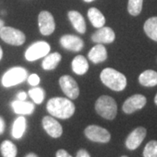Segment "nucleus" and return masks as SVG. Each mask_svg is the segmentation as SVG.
<instances>
[{"instance_id":"obj_1","label":"nucleus","mask_w":157,"mask_h":157,"mask_svg":"<svg viewBox=\"0 0 157 157\" xmlns=\"http://www.w3.org/2000/svg\"><path fill=\"white\" fill-rule=\"evenodd\" d=\"M46 108L51 115L59 119L72 117L75 112V106L73 102L67 98L61 97H55L49 100Z\"/></svg>"},{"instance_id":"obj_2","label":"nucleus","mask_w":157,"mask_h":157,"mask_svg":"<svg viewBox=\"0 0 157 157\" xmlns=\"http://www.w3.org/2000/svg\"><path fill=\"white\" fill-rule=\"evenodd\" d=\"M101 79L105 86L116 92L122 91L127 86L125 75L113 68L104 69L101 73Z\"/></svg>"},{"instance_id":"obj_3","label":"nucleus","mask_w":157,"mask_h":157,"mask_svg":"<svg viewBox=\"0 0 157 157\" xmlns=\"http://www.w3.org/2000/svg\"><path fill=\"white\" fill-rule=\"evenodd\" d=\"M95 110L101 117L111 121L117 114V104L112 97L102 95L96 101Z\"/></svg>"},{"instance_id":"obj_4","label":"nucleus","mask_w":157,"mask_h":157,"mask_svg":"<svg viewBox=\"0 0 157 157\" xmlns=\"http://www.w3.org/2000/svg\"><path fill=\"white\" fill-rule=\"evenodd\" d=\"M27 78V71L23 67H12L9 69L2 77V84L6 87H11L20 84Z\"/></svg>"},{"instance_id":"obj_5","label":"nucleus","mask_w":157,"mask_h":157,"mask_svg":"<svg viewBox=\"0 0 157 157\" xmlns=\"http://www.w3.org/2000/svg\"><path fill=\"white\" fill-rule=\"evenodd\" d=\"M0 38L11 45H21L25 41V35L17 29L3 26L0 29Z\"/></svg>"},{"instance_id":"obj_6","label":"nucleus","mask_w":157,"mask_h":157,"mask_svg":"<svg viewBox=\"0 0 157 157\" xmlns=\"http://www.w3.org/2000/svg\"><path fill=\"white\" fill-rule=\"evenodd\" d=\"M51 50L50 45L45 41H39L34 43L25 52V59L28 61H35L40 58L45 57Z\"/></svg>"},{"instance_id":"obj_7","label":"nucleus","mask_w":157,"mask_h":157,"mask_svg":"<svg viewBox=\"0 0 157 157\" xmlns=\"http://www.w3.org/2000/svg\"><path fill=\"white\" fill-rule=\"evenodd\" d=\"M85 135L90 140L100 143H107L111 139V135L107 129L96 125L86 127L85 129Z\"/></svg>"},{"instance_id":"obj_8","label":"nucleus","mask_w":157,"mask_h":157,"mask_svg":"<svg viewBox=\"0 0 157 157\" xmlns=\"http://www.w3.org/2000/svg\"><path fill=\"white\" fill-rule=\"evenodd\" d=\"M59 86L64 94L69 99L75 100L79 94V88L77 82L69 75H64L59 78Z\"/></svg>"},{"instance_id":"obj_9","label":"nucleus","mask_w":157,"mask_h":157,"mask_svg":"<svg viewBox=\"0 0 157 157\" xmlns=\"http://www.w3.org/2000/svg\"><path fill=\"white\" fill-rule=\"evenodd\" d=\"M38 21H39V31L41 34L45 36H49L54 32L55 30L54 18L49 11H41L39 13Z\"/></svg>"},{"instance_id":"obj_10","label":"nucleus","mask_w":157,"mask_h":157,"mask_svg":"<svg viewBox=\"0 0 157 157\" xmlns=\"http://www.w3.org/2000/svg\"><path fill=\"white\" fill-rule=\"evenodd\" d=\"M147 103V99L145 96L141 94H135L128 98L122 106V110L125 113H133L137 110H140L145 107Z\"/></svg>"},{"instance_id":"obj_11","label":"nucleus","mask_w":157,"mask_h":157,"mask_svg":"<svg viewBox=\"0 0 157 157\" xmlns=\"http://www.w3.org/2000/svg\"><path fill=\"white\" fill-rule=\"evenodd\" d=\"M147 135V130L143 127L136 128L133 130L128 136L126 140V147L129 150H135L141 144L145 139Z\"/></svg>"},{"instance_id":"obj_12","label":"nucleus","mask_w":157,"mask_h":157,"mask_svg":"<svg viewBox=\"0 0 157 157\" xmlns=\"http://www.w3.org/2000/svg\"><path fill=\"white\" fill-rule=\"evenodd\" d=\"M42 125L45 132L52 138L60 137L63 133L61 125L52 116H45L42 120Z\"/></svg>"},{"instance_id":"obj_13","label":"nucleus","mask_w":157,"mask_h":157,"mask_svg":"<svg viewBox=\"0 0 157 157\" xmlns=\"http://www.w3.org/2000/svg\"><path fill=\"white\" fill-rule=\"evenodd\" d=\"M115 39V34L110 27H101L92 35V40L97 44H110Z\"/></svg>"},{"instance_id":"obj_14","label":"nucleus","mask_w":157,"mask_h":157,"mask_svg":"<svg viewBox=\"0 0 157 157\" xmlns=\"http://www.w3.org/2000/svg\"><path fill=\"white\" fill-rule=\"evenodd\" d=\"M60 44L67 50L79 52L84 46V42L78 36L75 35H64L60 39Z\"/></svg>"},{"instance_id":"obj_15","label":"nucleus","mask_w":157,"mask_h":157,"mask_svg":"<svg viewBox=\"0 0 157 157\" xmlns=\"http://www.w3.org/2000/svg\"><path fill=\"white\" fill-rule=\"evenodd\" d=\"M107 58V50L102 44H98L94 46L88 53V59L94 64H99L101 62L105 61Z\"/></svg>"},{"instance_id":"obj_16","label":"nucleus","mask_w":157,"mask_h":157,"mask_svg":"<svg viewBox=\"0 0 157 157\" xmlns=\"http://www.w3.org/2000/svg\"><path fill=\"white\" fill-rule=\"evenodd\" d=\"M68 17L73 26L79 33H85L86 30V25L83 16L76 11H70L68 12Z\"/></svg>"},{"instance_id":"obj_17","label":"nucleus","mask_w":157,"mask_h":157,"mask_svg":"<svg viewBox=\"0 0 157 157\" xmlns=\"http://www.w3.org/2000/svg\"><path fill=\"white\" fill-rule=\"evenodd\" d=\"M11 107L13 111L17 114H23V115H28L32 114L34 111V105L33 103L25 101H14L11 103Z\"/></svg>"},{"instance_id":"obj_18","label":"nucleus","mask_w":157,"mask_h":157,"mask_svg":"<svg viewBox=\"0 0 157 157\" xmlns=\"http://www.w3.org/2000/svg\"><path fill=\"white\" fill-rule=\"evenodd\" d=\"M87 16H88L90 22L92 23V25L96 28L103 27L106 23V19L103 16V14L97 8H94V7L90 8L88 10Z\"/></svg>"},{"instance_id":"obj_19","label":"nucleus","mask_w":157,"mask_h":157,"mask_svg":"<svg viewBox=\"0 0 157 157\" xmlns=\"http://www.w3.org/2000/svg\"><path fill=\"white\" fill-rule=\"evenodd\" d=\"M72 68L73 72L78 74V75H82L87 72L89 65L86 59L82 55H78L73 59L72 62Z\"/></svg>"},{"instance_id":"obj_20","label":"nucleus","mask_w":157,"mask_h":157,"mask_svg":"<svg viewBox=\"0 0 157 157\" xmlns=\"http://www.w3.org/2000/svg\"><path fill=\"white\" fill-rule=\"evenodd\" d=\"M139 82L144 86H155L157 85V72L154 70H146L140 73Z\"/></svg>"},{"instance_id":"obj_21","label":"nucleus","mask_w":157,"mask_h":157,"mask_svg":"<svg viewBox=\"0 0 157 157\" xmlns=\"http://www.w3.org/2000/svg\"><path fill=\"white\" fill-rule=\"evenodd\" d=\"M61 60V55L59 52H53L47 54L42 62V67L44 70L51 71L57 67L59 63Z\"/></svg>"},{"instance_id":"obj_22","label":"nucleus","mask_w":157,"mask_h":157,"mask_svg":"<svg viewBox=\"0 0 157 157\" xmlns=\"http://www.w3.org/2000/svg\"><path fill=\"white\" fill-rule=\"evenodd\" d=\"M26 129V120L24 116L17 118L12 126V137L15 139H20L22 137Z\"/></svg>"},{"instance_id":"obj_23","label":"nucleus","mask_w":157,"mask_h":157,"mask_svg":"<svg viewBox=\"0 0 157 157\" xmlns=\"http://www.w3.org/2000/svg\"><path fill=\"white\" fill-rule=\"evenodd\" d=\"M144 31L148 38L157 42V17L148 18L144 24Z\"/></svg>"},{"instance_id":"obj_24","label":"nucleus","mask_w":157,"mask_h":157,"mask_svg":"<svg viewBox=\"0 0 157 157\" xmlns=\"http://www.w3.org/2000/svg\"><path fill=\"white\" fill-rule=\"evenodd\" d=\"M3 157H16L17 154V147L10 140H4L0 146Z\"/></svg>"},{"instance_id":"obj_25","label":"nucleus","mask_w":157,"mask_h":157,"mask_svg":"<svg viewBox=\"0 0 157 157\" xmlns=\"http://www.w3.org/2000/svg\"><path fill=\"white\" fill-rule=\"evenodd\" d=\"M143 0H128V11L132 16H138L142 10Z\"/></svg>"},{"instance_id":"obj_26","label":"nucleus","mask_w":157,"mask_h":157,"mask_svg":"<svg viewBox=\"0 0 157 157\" xmlns=\"http://www.w3.org/2000/svg\"><path fill=\"white\" fill-rule=\"evenodd\" d=\"M29 95L36 104H41L45 98V92L41 87H33L29 91Z\"/></svg>"},{"instance_id":"obj_27","label":"nucleus","mask_w":157,"mask_h":157,"mask_svg":"<svg viewBox=\"0 0 157 157\" xmlns=\"http://www.w3.org/2000/svg\"><path fill=\"white\" fill-rule=\"evenodd\" d=\"M144 157H157V140H151L147 144L143 150Z\"/></svg>"},{"instance_id":"obj_28","label":"nucleus","mask_w":157,"mask_h":157,"mask_svg":"<svg viewBox=\"0 0 157 157\" xmlns=\"http://www.w3.org/2000/svg\"><path fill=\"white\" fill-rule=\"evenodd\" d=\"M28 83L31 86H37V85L39 84V82H40V78L39 77V75H37V74H31L30 76L28 77Z\"/></svg>"},{"instance_id":"obj_29","label":"nucleus","mask_w":157,"mask_h":157,"mask_svg":"<svg viewBox=\"0 0 157 157\" xmlns=\"http://www.w3.org/2000/svg\"><path fill=\"white\" fill-rule=\"evenodd\" d=\"M56 157H72V155L65 149H59L57 151Z\"/></svg>"},{"instance_id":"obj_30","label":"nucleus","mask_w":157,"mask_h":157,"mask_svg":"<svg viewBox=\"0 0 157 157\" xmlns=\"http://www.w3.org/2000/svg\"><path fill=\"white\" fill-rule=\"evenodd\" d=\"M76 157H90V155L86 150H85V149H79L78 153H77Z\"/></svg>"},{"instance_id":"obj_31","label":"nucleus","mask_w":157,"mask_h":157,"mask_svg":"<svg viewBox=\"0 0 157 157\" xmlns=\"http://www.w3.org/2000/svg\"><path fill=\"white\" fill-rule=\"evenodd\" d=\"M17 97L19 101H25L27 95H26V93L25 92H19L18 94L17 95Z\"/></svg>"},{"instance_id":"obj_32","label":"nucleus","mask_w":157,"mask_h":157,"mask_svg":"<svg viewBox=\"0 0 157 157\" xmlns=\"http://www.w3.org/2000/svg\"><path fill=\"white\" fill-rule=\"evenodd\" d=\"M6 128V124H5V121L2 117H0V135H2L5 131Z\"/></svg>"},{"instance_id":"obj_33","label":"nucleus","mask_w":157,"mask_h":157,"mask_svg":"<svg viewBox=\"0 0 157 157\" xmlns=\"http://www.w3.org/2000/svg\"><path fill=\"white\" fill-rule=\"evenodd\" d=\"M25 157H38V155L36 154H34V153H30Z\"/></svg>"},{"instance_id":"obj_34","label":"nucleus","mask_w":157,"mask_h":157,"mask_svg":"<svg viewBox=\"0 0 157 157\" xmlns=\"http://www.w3.org/2000/svg\"><path fill=\"white\" fill-rule=\"evenodd\" d=\"M4 24H5V23H4V21L0 19V29H1L2 27H3V26H4Z\"/></svg>"},{"instance_id":"obj_35","label":"nucleus","mask_w":157,"mask_h":157,"mask_svg":"<svg viewBox=\"0 0 157 157\" xmlns=\"http://www.w3.org/2000/svg\"><path fill=\"white\" fill-rule=\"evenodd\" d=\"M2 57H3V50H2V48L0 46V59H2Z\"/></svg>"},{"instance_id":"obj_36","label":"nucleus","mask_w":157,"mask_h":157,"mask_svg":"<svg viewBox=\"0 0 157 157\" xmlns=\"http://www.w3.org/2000/svg\"><path fill=\"white\" fill-rule=\"evenodd\" d=\"M155 105L157 106V94L156 95H155Z\"/></svg>"},{"instance_id":"obj_37","label":"nucleus","mask_w":157,"mask_h":157,"mask_svg":"<svg viewBox=\"0 0 157 157\" xmlns=\"http://www.w3.org/2000/svg\"><path fill=\"white\" fill-rule=\"evenodd\" d=\"M85 2H86V3H90V2H93V1H94V0H83Z\"/></svg>"},{"instance_id":"obj_38","label":"nucleus","mask_w":157,"mask_h":157,"mask_svg":"<svg viewBox=\"0 0 157 157\" xmlns=\"http://www.w3.org/2000/svg\"><path fill=\"white\" fill-rule=\"evenodd\" d=\"M121 157H128V156H126V155H123V156H121Z\"/></svg>"}]
</instances>
